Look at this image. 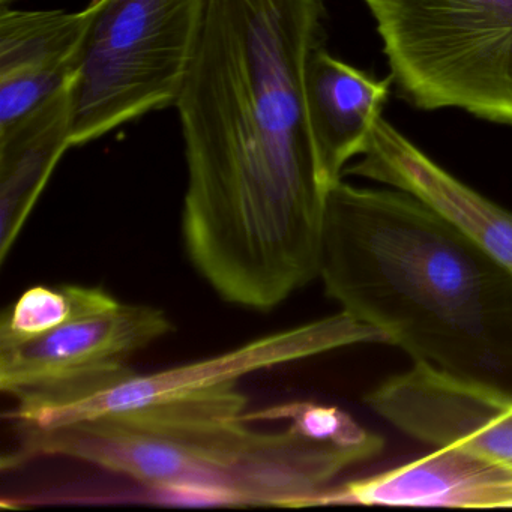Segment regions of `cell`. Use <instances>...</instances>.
Listing matches in <instances>:
<instances>
[{"label":"cell","mask_w":512,"mask_h":512,"mask_svg":"<svg viewBox=\"0 0 512 512\" xmlns=\"http://www.w3.org/2000/svg\"><path fill=\"white\" fill-rule=\"evenodd\" d=\"M326 0H203L176 109L188 259L229 304L269 311L319 278L326 200L305 100Z\"/></svg>","instance_id":"1"},{"label":"cell","mask_w":512,"mask_h":512,"mask_svg":"<svg viewBox=\"0 0 512 512\" xmlns=\"http://www.w3.org/2000/svg\"><path fill=\"white\" fill-rule=\"evenodd\" d=\"M319 278L415 364L512 397V274L403 190H329Z\"/></svg>","instance_id":"2"},{"label":"cell","mask_w":512,"mask_h":512,"mask_svg":"<svg viewBox=\"0 0 512 512\" xmlns=\"http://www.w3.org/2000/svg\"><path fill=\"white\" fill-rule=\"evenodd\" d=\"M247 397L235 382L137 409L56 427L14 425L17 448L4 467L40 457L83 461L145 487L229 506L304 508L383 439L310 436L289 425L265 433L242 419Z\"/></svg>","instance_id":"3"},{"label":"cell","mask_w":512,"mask_h":512,"mask_svg":"<svg viewBox=\"0 0 512 512\" xmlns=\"http://www.w3.org/2000/svg\"><path fill=\"white\" fill-rule=\"evenodd\" d=\"M401 97L512 127V0H364Z\"/></svg>","instance_id":"4"},{"label":"cell","mask_w":512,"mask_h":512,"mask_svg":"<svg viewBox=\"0 0 512 512\" xmlns=\"http://www.w3.org/2000/svg\"><path fill=\"white\" fill-rule=\"evenodd\" d=\"M73 83V146L176 106L190 70L203 0H92Z\"/></svg>","instance_id":"5"},{"label":"cell","mask_w":512,"mask_h":512,"mask_svg":"<svg viewBox=\"0 0 512 512\" xmlns=\"http://www.w3.org/2000/svg\"><path fill=\"white\" fill-rule=\"evenodd\" d=\"M377 343L386 344L382 332L340 311L325 319L265 335L221 355L157 373L140 376L128 368L115 379L89 389L74 400L10 421L29 427H56L197 394L223 383H236L256 371L313 358L343 347Z\"/></svg>","instance_id":"6"},{"label":"cell","mask_w":512,"mask_h":512,"mask_svg":"<svg viewBox=\"0 0 512 512\" xmlns=\"http://www.w3.org/2000/svg\"><path fill=\"white\" fill-rule=\"evenodd\" d=\"M365 403L413 439L512 467L511 395L415 364L373 389Z\"/></svg>","instance_id":"7"},{"label":"cell","mask_w":512,"mask_h":512,"mask_svg":"<svg viewBox=\"0 0 512 512\" xmlns=\"http://www.w3.org/2000/svg\"><path fill=\"white\" fill-rule=\"evenodd\" d=\"M172 329L166 313L151 305L119 304L71 320L13 349L0 350V389L13 395L115 370Z\"/></svg>","instance_id":"8"},{"label":"cell","mask_w":512,"mask_h":512,"mask_svg":"<svg viewBox=\"0 0 512 512\" xmlns=\"http://www.w3.org/2000/svg\"><path fill=\"white\" fill-rule=\"evenodd\" d=\"M344 175L361 176L418 197L463 230L512 274V212L443 169L386 119H377L367 151Z\"/></svg>","instance_id":"9"},{"label":"cell","mask_w":512,"mask_h":512,"mask_svg":"<svg viewBox=\"0 0 512 512\" xmlns=\"http://www.w3.org/2000/svg\"><path fill=\"white\" fill-rule=\"evenodd\" d=\"M329 505L512 508V467L443 446L395 469L326 488L304 508Z\"/></svg>","instance_id":"10"},{"label":"cell","mask_w":512,"mask_h":512,"mask_svg":"<svg viewBox=\"0 0 512 512\" xmlns=\"http://www.w3.org/2000/svg\"><path fill=\"white\" fill-rule=\"evenodd\" d=\"M392 79H374L332 56L325 46L308 59L305 100L320 163L332 185L343 179L349 161L367 151L382 118Z\"/></svg>","instance_id":"11"},{"label":"cell","mask_w":512,"mask_h":512,"mask_svg":"<svg viewBox=\"0 0 512 512\" xmlns=\"http://www.w3.org/2000/svg\"><path fill=\"white\" fill-rule=\"evenodd\" d=\"M73 83L28 115L0 128L2 263L16 244L59 161L73 146Z\"/></svg>","instance_id":"12"},{"label":"cell","mask_w":512,"mask_h":512,"mask_svg":"<svg viewBox=\"0 0 512 512\" xmlns=\"http://www.w3.org/2000/svg\"><path fill=\"white\" fill-rule=\"evenodd\" d=\"M94 16V4L80 13L2 8L0 77L70 61L82 52L83 38Z\"/></svg>","instance_id":"13"},{"label":"cell","mask_w":512,"mask_h":512,"mask_svg":"<svg viewBox=\"0 0 512 512\" xmlns=\"http://www.w3.org/2000/svg\"><path fill=\"white\" fill-rule=\"evenodd\" d=\"M119 304L101 287L79 284L31 287L2 314L0 350L13 349L71 320L103 313Z\"/></svg>","instance_id":"14"},{"label":"cell","mask_w":512,"mask_h":512,"mask_svg":"<svg viewBox=\"0 0 512 512\" xmlns=\"http://www.w3.org/2000/svg\"><path fill=\"white\" fill-rule=\"evenodd\" d=\"M82 52L70 61L43 70L0 77V128L28 115L76 80Z\"/></svg>","instance_id":"15"},{"label":"cell","mask_w":512,"mask_h":512,"mask_svg":"<svg viewBox=\"0 0 512 512\" xmlns=\"http://www.w3.org/2000/svg\"><path fill=\"white\" fill-rule=\"evenodd\" d=\"M16 0H0V7L7 8L8 5L14 4Z\"/></svg>","instance_id":"16"}]
</instances>
